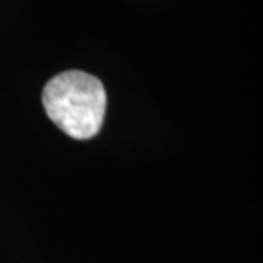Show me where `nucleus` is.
Segmentation results:
<instances>
[{"label": "nucleus", "mask_w": 263, "mask_h": 263, "mask_svg": "<svg viewBox=\"0 0 263 263\" xmlns=\"http://www.w3.org/2000/svg\"><path fill=\"white\" fill-rule=\"evenodd\" d=\"M43 106L48 118L76 140L98 135L106 113V91L98 77L82 70L55 76L43 89Z\"/></svg>", "instance_id": "obj_1"}]
</instances>
